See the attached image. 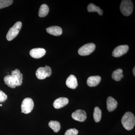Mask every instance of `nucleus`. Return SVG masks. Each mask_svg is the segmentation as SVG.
<instances>
[{"label": "nucleus", "mask_w": 135, "mask_h": 135, "mask_svg": "<svg viewBox=\"0 0 135 135\" xmlns=\"http://www.w3.org/2000/svg\"><path fill=\"white\" fill-rule=\"evenodd\" d=\"M121 122L123 127L126 129L131 130L135 126V116L132 113L127 112L122 117Z\"/></svg>", "instance_id": "f257e3e1"}, {"label": "nucleus", "mask_w": 135, "mask_h": 135, "mask_svg": "<svg viewBox=\"0 0 135 135\" xmlns=\"http://www.w3.org/2000/svg\"><path fill=\"white\" fill-rule=\"evenodd\" d=\"M134 5L130 0H123L121 2L120 9L121 13L125 16H128L132 14Z\"/></svg>", "instance_id": "f03ea898"}, {"label": "nucleus", "mask_w": 135, "mask_h": 135, "mask_svg": "<svg viewBox=\"0 0 135 135\" xmlns=\"http://www.w3.org/2000/svg\"><path fill=\"white\" fill-rule=\"evenodd\" d=\"M22 27V22H17L9 30L6 36L7 40L8 41H11L16 38L19 33Z\"/></svg>", "instance_id": "7ed1b4c3"}, {"label": "nucleus", "mask_w": 135, "mask_h": 135, "mask_svg": "<svg viewBox=\"0 0 135 135\" xmlns=\"http://www.w3.org/2000/svg\"><path fill=\"white\" fill-rule=\"evenodd\" d=\"M52 73L51 68L50 66L46 65L44 67H40L36 70V75L40 80H43L46 77L50 76Z\"/></svg>", "instance_id": "20e7f679"}, {"label": "nucleus", "mask_w": 135, "mask_h": 135, "mask_svg": "<svg viewBox=\"0 0 135 135\" xmlns=\"http://www.w3.org/2000/svg\"><path fill=\"white\" fill-rule=\"evenodd\" d=\"M34 103L32 99L29 98H25L21 105L22 113L28 114L31 112L34 107Z\"/></svg>", "instance_id": "39448f33"}, {"label": "nucleus", "mask_w": 135, "mask_h": 135, "mask_svg": "<svg viewBox=\"0 0 135 135\" xmlns=\"http://www.w3.org/2000/svg\"><path fill=\"white\" fill-rule=\"evenodd\" d=\"M95 49V45L94 44H87L83 45L79 49L78 53L81 56L89 55L94 51Z\"/></svg>", "instance_id": "423d86ee"}, {"label": "nucleus", "mask_w": 135, "mask_h": 135, "mask_svg": "<svg viewBox=\"0 0 135 135\" xmlns=\"http://www.w3.org/2000/svg\"><path fill=\"white\" fill-rule=\"evenodd\" d=\"M128 50L129 46L128 45L118 46L112 52V55L114 57H119L127 53Z\"/></svg>", "instance_id": "0eeeda50"}, {"label": "nucleus", "mask_w": 135, "mask_h": 135, "mask_svg": "<svg viewBox=\"0 0 135 135\" xmlns=\"http://www.w3.org/2000/svg\"><path fill=\"white\" fill-rule=\"evenodd\" d=\"M73 119L75 120L83 122L86 120L87 118L86 113L83 110H77L72 114Z\"/></svg>", "instance_id": "6e6552de"}, {"label": "nucleus", "mask_w": 135, "mask_h": 135, "mask_svg": "<svg viewBox=\"0 0 135 135\" xmlns=\"http://www.w3.org/2000/svg\"><path fill=\"white\" fill-rule=\"evenodd\" d=\"M11 76L13 77L16 86H19L22 84L23 74L18 69H16L11 72Z\"/></svg>", "instance_id": "1a4fd4ad"}, {"label": "nucleus", "mask_w": 135, "mask_h": 135, "mask_svg": "<svg viewBox=\"0 0 135 135\" xmlns=\"http://www.w3.org/2000/svg\"><path fill=\"white\" fill-rule=\"evenodd\" d=\"M46 53L44 49L38 48L32 49L30 51V55L32 57L35 59H39L42 57Z\"/></svg>", "instance_id": "9d476101"}, {"label": "nucleus", "mask_w": 135, "mask_h": 135, "mask_svg": "<svg viewBox=\"0 0 135 135\" xmlns=\"http://www.w3.org/2000/svg\"><path fill=\"white\" fill-rule=\"evenodd\" d=\"M68 102L69 100L66 98H59L55 100L53 103V105L55 109H60L66 105Z\"/></svg>", "instance_id": "9b49d317"}, {"label": "nucleus", "mask_w": 135, "mask_h": 135, "mask_svg": "<svg viewBox=\"0 0 135 135\" xmlns=\"http://www.w3.org/2000/svg\"><path fill=\"white\" fill-rule=\"evenodd\" d=\"M107 107L109 112L114 110L118 105V102L112 97H108L107 99Z\"/></svg>", "instance_id": "f8f14e48"}, {"label": "nucleus", "mask_w": 135, "mask_h": 135, "mask_svg": "<svg viewBox=\"0 0 135 135\" xmlns=\"http://www.w3.org/2000/svg\"><path fill=\"white\" fill-rule=\"evenodd\" d=\"M66 84L68 87L71 89H75L78 86V83L76 77L73 75H71L66 80Z\"/></svg>", "instance_id": "ddd939ff"}, {"label": "nucleus", "mask_w": 135, "mask_h": 135, "mask_svg": "<svg viewBox=\"0 0 135 135\" xmlns=\"http://www.w3.org/2000/svg\"><path fill=\"white\" fill-rule=\"evenodd\" d=\"M46 31L48 33L55 36H60L62 33V28L58 26L50 27L46 29Z\"/></svg>", "instance_id": "4468645a"}, {"label": "nucleus", "mask_w": 135, "mask_h": 135, "mask_svg": "<svg viewBox=\"0 0 135 135\" xmlns=\"http://www.w3.org/2000/svg\"><path fill=\"white\" fill-rule=\"evenodd\" d=\"M101 81V77L98 75L90 76L88 78L87 84L89 87H95L97 86Z\"/></svg>", "instance_id": "2eb2a0df"}, {"label": "nucleus", "mask_w": 135, "mask_h": 135, "mask_svg": "<svg viewBox=\"0 0 135 135\" xmlns=\"http://www.w3.org/2000/svg\"><path fill=\"white\" fill-rule=\"evenodd\" d=\"M49 11L48 6L44 4L41 6L39 9L38 15L40 17H44L47 16Z\"/></svg>", "instance_id": "dca6fc26"}, {"label": "nucleus", "mask_w": 135, "mask_h": 135, "mask_svg": "<svg viewBox=\"0 0 135 135\" xmlns=\"http://www.w3.org/2000/svg\"><path fill=\"white\" fill-rule=\"evenodd\" d=\"M123 70L120 68L117 69L114 71L112 74V78L116 81H119L123 77V75L122 74Z\"/></svg>", "instance_id": "f3484780"}, {"label": "nucleus", "mask_w": 135, "mask_h": 135, "mask_svg": "<svg viewBox=\"0 0 135 135\" xmlns=\"http://www.w3.org/2000/svg\"><path fill=\"white\" fill-rule=\"evenodd\" d=\"M4 81L5 84L11 88H15L16 87L14 79L11 75L5 76L4 78Z\"/></svg>", "instance_id": "a211bd4d"}, {"label": "nucleus", "mask_w": 135, "mask_h": 135, "mask_svg": "<svg viewBox=\"0 0 135 135\" xmlns=\"http://www.w3.org/2000/svg\"><path fill=\"white\" fill-rule=\"evenodd\" d=\"M87 10L89 12H97L100 16L103 15V10L101 9L99 7L96 6L93 3H90L88 5L87 7Z\"/></svg>", "instance_id": "6ab92c4d"}, {"label": "nucleus", "mask_w": 135, "mask_h": 135, "mask_svg": "<svg viewBox=\"0 0 135 135\" xmlns=\"http://www.w3.org/2000/svg\"><path fill=\"white\" fill-rule=\"evenodd\" d=\"M49 126L55 133H57L60 130V123L57 121L51 120L49 122Z\"/></svg>", "instance_id": "aec40b11"}, {"label": "nucleus", "mask_w": 135, "mask_h": 135, "mask_svg": "<svg viewBox=\"0 0 135 135\" xmlns=\"http://www.w3.org/2000/svg\"><path fill=\"white\" fill-rule=\"evenodd\" d=\"M93 116L94 120L96 122H99L101 120L102 112L100 109L98 107H96L94 108Z\"/></svg>", "instance_id": "412c9836"}, {"label": "nucleus", "mask_w": 135, "mask_h": 135, "mask_svg": "<svg viewBox=\"0 0 135 135\" xmlns=\"http://www.w3.org/2000/svg\"><path fill=\"white\" fill-rule=\"evenodd\" d=\"M13 2L12 0H0V9L9 7Z\"/></svg>", "instance_id": "4be33fe9"}, {"label": "nucleus", "mask_w": 135, "mask_h": 135, "mask_svg": "<svg viewBox=\"0 0 135 135\" xmlns=\"http://www.w3.org/2000/svg\"><path fill=\"white\" fill-rule=\"evenodd\" d=\"M79 131L76 129H70L66 131L65 135H77Z\"/></svg>", "instance_id": "5701e85b"}, {"label": "nucleus", "mask_w": 135, "mask_h": 135, "mask_svg": "<svg viewBox=\"0 0 135 135\" xmlns=\"http://www.w3.org/2000/svg\"><path fill=\"white\" fill-rule=\"evenodd\" d=\"M7 99V96L3 91L0 90V102H4Z\"/></svg>", "instance_id": "b1692460"}, {"label": "nucleus", "mask_w": 135, "mask_h": 135, "mask_svg": "<svg viewBox=\"0 0 135 135\" xmlns=\"http://www.w3.org/2000/svg\"><path fill=\"white\" fill-rule=\"evenodd\" d=\"M135 67L134 68H133V74H134V76H135Z\"/></svg>", "instance_id": "393cba45"}, {"label": "nucleus", "mask_w": 135, "mask_h": 135, "mask_svg": "<svg viewBox=\"0 0 135 135\" xmlns=\"http://www.w3.org/2000/svg\"><path fill=\"white\" fill-rule=\"evenodd\" d=\"M2 104H0V106H2Z\"/></svg>", "instance_id": "a878e982"}]
</instances>
